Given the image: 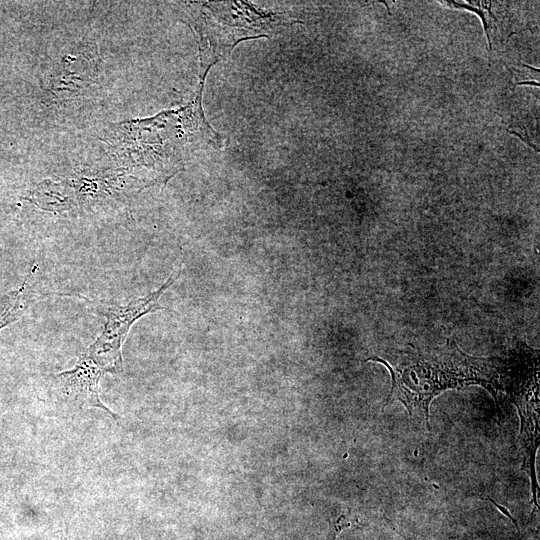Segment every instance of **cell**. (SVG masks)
I'll return each mask as SVG.
<instances>
[{
    "instance_id": "obj_13",
    "label": "cell",
    "mask_w": 540,
    "mask_h": 540,
    "mask_svg": "<svg viewBox=\"0 0 540 540\" xmlns=\"http://www.w3.org/2000/svg\"><path fill=\"white\" fill-rule=\"evenodd\" d=\"M62 540H66V539H62Z\"/></svg>"
},
{
    "instance_id": "obj_4",
    "label": "cell",
    "mask_w": 540,
    "mask_h": 540,
    "mask_svg": "<svg viewBox=\"0 0 540 540\" xmlns=\"http://www.w3.org/2000/svg\"><path fill=\"white\" fill-rule=\"evenodd\" d=\"M104 373L85 352L81 353L73 368L48 377L47 402L60 415L99 408L119 422L117 414L101 401L100 380Z\"/></svg>"
},
{
    "instance_id": "obj_2",
    "label": "cell",
    "mask_w": 540,
    "mask_h": 540,
    "mask_svg": "<svg viewBox=\"0 0 540 540\" xmlns=\"http://www.w3.org/2000/svg\"><path fill=\"white\" fill-rule=\"evenodd\" d=\"M182 19L198 37L200 80L209 69L226 57L239 42L266 37L288 19L272 12L257 10L247 2H182Z\"/></svg>"
},
{
    "instance_id": "obj_1",
    "label": "cell",
    "mask_w": 540,
    "mask_h": 540,
    "mask_svg": "<svg viewBox=\"0 0 540 540\" xmlns=\"http://www.w3.org/2000/svg\"><path fill=\"white\" fill-rule=\"evenodd\" d=\"M366 361L381 363L390 372L392 384L383 407L400 401L409 415L423 421L428 429L430 404L442 392L481 385L498 405L497 392L505 390L508 378L504 361L470 356L452 341L431 351L393 350Z\"/></svg>"
},
{
    "instance_id": "obj_5",
    "label": "cell",
    "mask_w": 540,
    "mask_h": 540,
    "mask_svg": "<svg viewBox=\"0 0 540 540\" xmlns=\"http://www.w3.org/2000/svg\"><path fill=\"white\" fill-rule=\"evenodd\" d=\"M505 390L510 394L520 417V444L523 454L522 469L530 478L533 512L538 510L539 484L536 478V452L539 447V382L538 361L525 368L524 375L510 376Z\"/></svg>"
},
{
    "instance_id": "obj_11",
    "label": "cell",
    "mask_w": 540,
    "mask_h": 540,
    "mask_svg": "<svg viewBox=\"0 0 540 540\" xmlns=\"http://www.w3.org/2000/svg\"><path fill=\"white\" fill-rule=\"evenodd\" d=\"M519 85H532V86H535V87H539L540 84L539 82L535 81V80H531V81H522V82H517L515 84V86H519Z\"/></svg>"
},
{
    "instance_id": "obj_8",
    "label": "cell",
    "mask_w": 540,
    "mask_h": 540,
    "mask_svg": "<svg viewBox=\"0 0 540 540\" xmlns=\"http://www.w3.org/2000/svg\"><path fill=\"white\" fill-rule=\"evenodd\" d=\"M350 524L346 521L345 516L341 515L330 524L327 540H336L339 533Z\"/></svg>"
},
{
    "instance_id": "obj_9",
    "label": "cell",
    "mask_w": 540,
    "mask_h": 540,
    "mask_svg": "<svg viewBox=\"0 0 540 540\" xmlns=\"http://www.w3.org/2000/svg\"><path fill=\"white\" fill-rule=\"evenodd\" d=\"M393 529L399 533L405 540H417V537L403 527L393 526Z\"/></svg>"
},
{
    "instance_id": "obj_12",
    "label": "cell",
    "mask_w": 540,
    "mask_h": 540,
    "mask_svg": "<svg viewBox=\"0 0 540 540\" xmlns=\"http://www.w3.org/2000/svg\"><path fill=\"white\" fill-rule=\"evenodd\" d=\"M522 66H523V67H526V68H529V69H531V70H533V71H535V72H539V71H540L539 69H536V68H534V67H532V66H529V65H526V64H522Z\"/></svg>"
},
{
    "instance_id": "obj_6",
    "label": "cell",
    "mask_w": 540,
    "mask_h": 540,
    "mask_svg": "<svg viewBox=\"0 0 540 540\" xmlns=\"http://www.w3.org/2000/svg\"><path fill=\"white\" fill-rule=\"evenodd\" d=\"M36 272L37 265L34 264L21 286L3 295L0 299V330L20 319L27 309L40 298L33 285Z\"/></svg>"
},
{
    "instance_id": "obj_10",
    "label": "cell",
    "mask_w": 540,
    "mask_h": 540,
    "mask_svg": "<svg viewBox=\"0 0 540 540\" xmlns=\"http://www.w3.org/2000/svg\"><path fill=\"white\" fill-rule=\"evenodd\" d=\"M507 131H508L509 133H511V134H513V135H515V136H517L518 138H520L525 144L531 146V147H532L534 150H536L537 152L539 151L535 145H533L532 143H530L529 141H527L526 139H524L523 136H522L521 134H519L518 132H516V131H511V130H509V129H508Z\"/></svg>"
},
{
    "instance_id": "obj_3",
    "label": "cell",
    "mask_w": 540,
    "mask_h": 540,
    "mask_svg": "<svg viewBox=\"0 0 540 540\" xmlns=\"http://www.w3.org/2000/svg\"><path fill=\"white\" fill-rule=\"evenodd\" d=\"M178 276L179 273L171 274L159 288L126 305H97V310L105 317V323L100 335L84 352L105 373L123 372L122 346L130 328L142 316L164 309L159 300Z\"/></svg>"
},
{
    "instance_id": "obj_7",
    "label": "cell",
    "mask_w": 540,
    "mask_h": 540,
    "mask_svg": "<svg viewBox=\"0 0 540 540\" xmlns=\"http://www.w3.org/2000/svg\"><path fill=\"white\" fill-rule=\"evenodd\" d=\"M439 2L441 4H443V5H446L447 7H450V8L464 9V10H467V11H470V12H473L474 14H476L481 19V22H482V25H483V28H484V32H485L486 37H487L489 51L492 50V43H491V39H490V36H489V25H488V21L486 20L485 10L484 9L479 7L476 4V2H472V1H468L467 3L458 2V1H454V0H451V1L450 0L449 1H439Z\"/></svg>"
}]
</instances>
